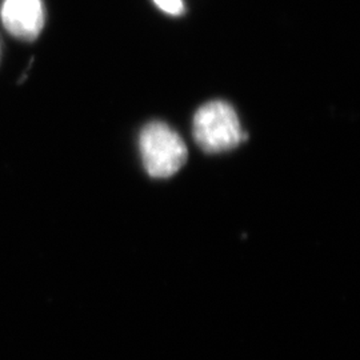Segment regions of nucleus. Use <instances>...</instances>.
<instances>
[{
    "label": "nucleus",
    "mask_w": 360,
    "mask_h": 360,
    "mask_svg": "<svg viewBox=\"0 0 360 360\" xmlns=\"http://www.w3.org/2000/svg\"><path fill=\"white\" fill-rule=\"evenodd\" d=\"M155 4L165 13L172 16H179L184 13L183 0H154Z\"/></svg>",
    "instance_id": "4"
},
{
    "label": "nucleus",
    "mask_w": 360,
    "mask_h": 360,
    "mask_svg": "<svg viewBox=\"0 0 360 360\" xmlns=\"http://www.w3.org/2000/svg\"><path fill=\"white\" fill-rule=\"evenodd\" d=\"M193 134L196 144L207 154L230 151L247 141L233 107L223 101L208 102L196 111Z\"/></svg>",
    "instance_id": "1"
},
{
    "label": "nucleus",
    "mask_w": 360,
    "mask_h": 360,
    "mask_svg": "<svg viewBox=\"0 0 360 360\" xmlns=\"http://www.w3.org/2000/svg\"><path fill=\"white\" fill-rule=\"evenodd\" d=\"M139 148L146 172L155 179L175 175L188 159L187 146L174 129L163 122H151L139 135Z\"/></svg>",
    "instance_id": "2"
},
{
    "label": "nucleus",
    "mask_w": 360,
    "mask_h": 360,
    "mask_svg": "<svg viewBox=\"0 0 360 360\" xmlns=\"http://www.w3.org/2000/svg\"><path fill=\"white\" fill-rule=\"evenodd\" d=\"M4 28L15 38L35 40L44 26L41 0H4L0 8Z\"/></svg>",
    "instance_id": "3"
}]
</instances>
